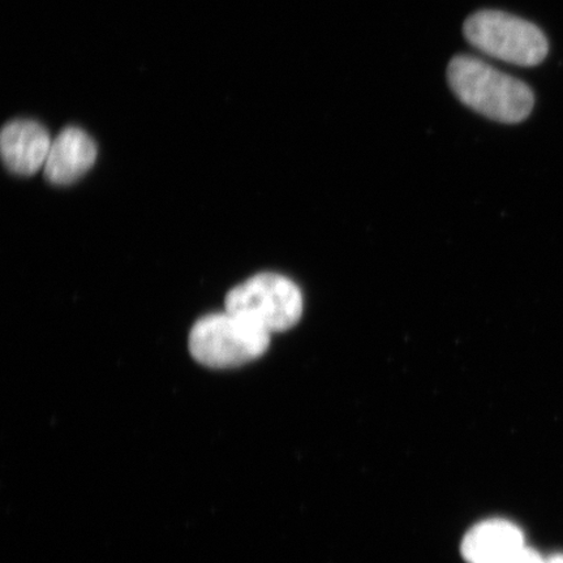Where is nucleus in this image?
Here are the masks:
<instances>
[{"label":"nucleus","mask_w":563,"mask_h":563,"mask_svg":"<svg viewBox=\"0 0 563 563\" xmlns=\"http://www.w3.org/2000/svg\"><path fill=\"white\" fill-rule=\"evenodd\" d=\"M448 82L457 100L490 121L522 123L533 110V91L526 82L473 55L450 60Z\"/></svg>","instance_id":"obj_1"},{"label":"nucleus","mask_w":563,"mask_h":563,"mask_svg":"<svg viewBox=\"0 0 563 563\" xmlns=\"http://www.w3.org/2000/svg\"><path fill=\"white\" fill-rule=\"evenodd\" d=\"M463 34L476 51L510 65L539 66L549 53L548 38L538 25L504 11L474 13L464 21Z\"/></svg>","instance_id":"obj_2"},{"label":"nucleus","mask_w":563,"mask_h":563,"mask_svg":"<svg viewBox=\"0 0 563 563\" xmlns=\"http://www.w3.org/2000/svg\"><path fill=\"white\" fill-rule=\"evenodd\" d=\"M269 344L271 333L229 312L202 317L189 334V351L195 361L217 369L256 361Z\"/></svg>","instance_id":"obj_3"},{"label":"nucleus","mask_w":563,"mask_h":563,"mask_svg":"<svg viewBox=\"0 0 563 563\" xmlns=\"http://www.w3.org/2000/svg\"><path fill=\"white\" fill-rule=\"evenodd\" d=\"M224 307L227 312L272 334L297 325L305 306L300 288L291 279L276 273H262L232 288Z\"/></svg>","instance_id":"obj_4"},{"label":"nucleus","mask_w":563,"mask_h":563,"mask_svg":"<svg viewBox=\"0 0 563 563\" xmlns=\"http://www.w3.org/2000/svg\"><path fill=\"white\" fill-rule=\"evenodd\" d=\"M52 144L45 126L27 119L7 123L0 136L5 166L21 176H31L45 166Z\"/></svg>","instance_id":"obj_5"},{"label":"nucleus","mask_w":563,"mask_h":563,"mask_svg":"<svg viewBox=\"0 0 563 563\" xmlns=\"http://www.w3.org/2000/svg\"><path fill=\"white\" fill-rule=\"evenodd\" d=\"M525 533L506 519H488L466 533L461 545L467 563H508L525 548Z\"/></svg>","instance_id":"obj_6"},{"label":"nucleus","mask_w":563,"mask_h":563,"mask_svg":"<svg viewBox=\"0 0 563 563\" xmlns=\"http://www.w3.org/2000/svg\"><path fill=\"white\" fill-rule=\"evenodd\" d=\"M97 145L86 131L68 126L53 141L45 164L46 179L56 186L73 185L97 159Z\"/></svg>","instance_id":"obj_7"},{"label":"nucleus","mask_w":563,"mask_h":563,"mask_svg":"<svg viewBox=\"0 0 563 563\" xmlns=\"http://www.w3.org/2000/svg\"><path fill=\"white\" fill-rule=\"evenodd\" d=\"M508 563H548V559L534 549L525 547Z\"/></svg>","instance_id":"obj_8"},{"label":"nucleus","mask_w":563,"mask_h":563,"mask_svg":"<svg viewBox=\"0 0 563 563\" xmlns=\"http://www.w3.org/2000/svg\"><path fill=\"white\" fill-rule=\"evenodd\" d=\"M548 563H563V553L553 554L548 559Z\"/></svg>","instance_id":"obj_9"}]
</instances>
